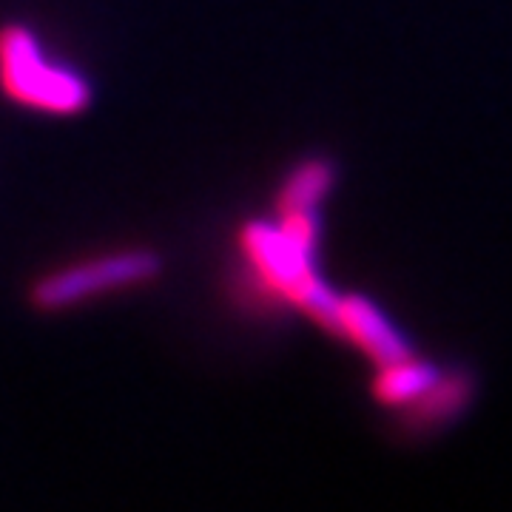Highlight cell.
Segmentation results:
<instances>
[{"label": "cell", "instance_id": "2", "mask_svg": "<svg viewBox=\"0 0 512 512\" xmlns=\"http://www.w3.org/2000/svg\"><path fill=\"white\" fill-rule=\"evenodd\" d=\"M0 94L46 117H77L92 106L89 77L57 60L29 23L0 26Z\"/></svg>", "mask_w": 512, "mask_h": 512}, {"label": "cell", "instance_id": "6", "mask_svg": "<svg viewBox=\"0 0 512 512\" xmlns=\"http://www.w3.org/2000/svg\"><path fill=\"white\" fill-rule=\"evenodd\" d=\"M439 379V370L430 362H421L413 356L390 362V365L376 367V379L370 384V393L376 404L390 407V410H407L410 404L421 399L430 384Z\"/></svg>", "mask_w": 512, "mask_h": 512}, {"label": "cell", "instance_id": "1", "mask_svg": "<svg viewBox=\"0 0 512 512\" xmlns=\"http://www.w3.org/2000/svg\"><path fill=\"white\" fill-rule=\"evenodd\" d=\"M319 239V214H274L242 222L237 248L248 282L265 302L299 311L330 333L339 293L319 271Z\"/></svg>", "mask_w": 512, "mask_h": 512}, {"label": "cell", "instance_id": "7", "mask_svg": "<svg viewBox=\"0 0 512 512\" xmlns=\"http://www.w3.org/2000/svg\"><path fill=\"white\" fill-rule=\"evenodd\" d=\"M473 396V382L464 373H439L430 390L410 404L404 413L419 424H439L456 419Z\"/></svg>", "mask_w": 512, "mask_h": 512}, {"label": "cell", "instance_id": "3", "mask_svg": "<svg viewBox=\"0 0 512 512\" xmlns=\"http://www.w3.org/2000/svg\"><path fill=\"white\" fill-rule=\"evenodd\" d=\"M165 259L148 245H123L72 259L40 274L29 285V305L37 313H69L106 296L148 288L163 276Z\"/></svg>", "mask_w": 512, "mask_h": 512}, {"label": "cell", "instance_id": "4", "mask_svg": "<svg viewBox=\"0 0 512 512\" xmlns=\"http://www.w3.org/2000/svg\"><path fill=\"white\" fill-rule=\"evenodd\" d=\"M330 333L367 356L373 367L413 356V348L402 336V330L390 322V316L373 299L362 293H339Z\"/></svg>", "mask_w": 512, "mask_h": 512}, {"label": "cell", "instance_id": "5", "mask_svg": "<svg viewBox=\"0 0 512 512\" xmlns=\"http://www.w3.org/2000/svg\"><path fill=\"white\" fill-rule=\"evenodd\" d=\"M336 183V168L325 157H305L285 174L276 188L274 214H322Z\"/></svg>", "mask_w": 512, "mask_h": 512}]
</instances>
